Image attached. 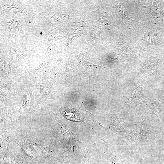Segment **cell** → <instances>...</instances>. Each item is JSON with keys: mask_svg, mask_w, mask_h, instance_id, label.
Here are the masks:
<instances>
[{"mask_svg": "<svg viewBox=\"0 0 164 164\" xmlns=\"http://www.w3.org/2000/svg\"><path fill=\"white\" fill-rule=\"evenodd\" d=\"M150 131L146 122L143 121L134 126L126 137H130L133 144L136 146L146 141L149 137Z\"/></svg>", "mask_w": 164, "mask_h": 164, "instance_id": "cell-1", "label": "cell"}, {"mask_svg": "<svg viewBox=\"0 0 164 164\" xmlns=\"http://www.w3.org/2000/svg\"><path fill=\"white\" fill-rule=\"evenodd\" d=\"M3 146H5V148H8L9 146V142L8 139L5 140H3Z\"/></svg>", "mask_w": 164, "mask_h": 164, "instance_id": "cell-2", "label": "cell"}, {"mask_svg": "<svg viewBox=\"0 0 164 164\" xmlns=\"http://www.w3.org/2000/svg\"><path fill=\"white\" fill-rule=\"evenodd\" d=\"M40 34H42L43 33H42L41 32V33H40Z\"/></svg>", "mask_w": 164, "mask_h": 164, "instance_id": "cell-3", "label": "cell"}, {"mask_svg": "<svg viewBox=\"0 0 164 164\" xmlns=\"http://www.w3.org/2000/svg\"></svg>", "mask_w": 164, "mask_h": 164, "instance_id": "cell-4", "label": "cell"}]
</instances>
